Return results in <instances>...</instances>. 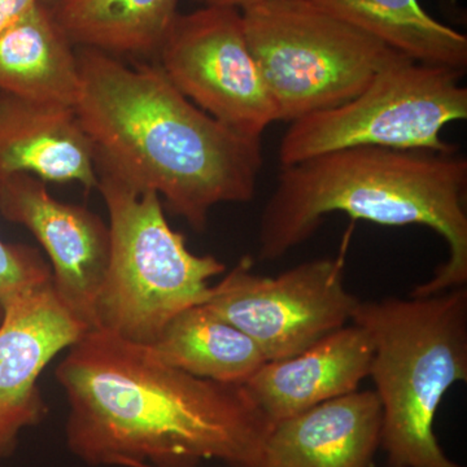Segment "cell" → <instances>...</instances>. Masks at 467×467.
I'll return each instance as SVG.
<instances>
[{"mask_svg": "<svg viewBox=\"0 0 467 467\" xmlns=\"http://www.w3.org/2000/svg\"><path fill=\"white\" fill-rule=\"evenodd\" d=\"M463 73L407 57L384 67L342 106L291 122L279 146L282 167L355 147L453 152L445 126L467 119Z\"/></svg>", "mask_w": 467, "mask_h": 467, "instance_id": "7", "label": "cell"}, {"mask_svg": "<svg viewBox=\"0 0 467 467\" xmlns=\"http://www.w3.org/2000/svg\"><path fill=\"white\" fill-rule=\"evenodd\" d=\"M241 12L279 121L288 124L342 106L404 57L310 0H272Z\"/></svg>", "mask_w": 467, "mask_h": 467, "instance_id": "6", "label": "cell"}, {"mask_svg": "<svg viewBox=\"0 0 467 467\" xmlns=\"http://www.w3.org/2000/svg\"><path fill=\"white\" fill-rule=\"evenodd\" d=\"M201 3L202 5H213V7L235 8L242 11L252 5H261V3L272 2V0H193Z\"/></svg>", "mask_w": 467, "mask_h": 467, "instance_id": "21", "label": "cell"}, {"mask_svg": "<svg viewBox=\"0 0 467 467\" xmlns=\"http://www.w3.org/2000/svg\"><path fill=\"white\" fill-rule=\"evenodd\" d=\"M81 88L75 113L97 171L158 193L196 232L218 204L248 202L264 167L261 138L221 124L174 88L158 63L128 66L77 48Z\"/></svg>", "mask_w": 467, "mask_h": 467, "instance_id": "2", "label": "cell"}, {"mask_svg": "<svg viewBox=\"0 0 467 467\" xmlns=\"http://www.w3.org/2000/svg\"><path fill=\"white\" fill-rule=\"evenodd\" d=\"M97 173L109 211L110 251L94 330L150 346L178 313L209 299V281L226 265L187 248L184 235L169 225L158 193Z\"/></svg>", "mask_w": 467, "mask_h": 467, "instance_id": "5", "label": "cell"}, {"mask_svg": "<svg viewBox=\"0 0 467 467\" xmlns=\"http://www.w3.org/2000/svg\"><path fill=\"white\" fill-rule=\"evenodd\" d=\"M41 2L43 0H0V34Z\"/></svg>", "mask_w": 467, "mask_h": 467, "instance_id": "20", "label": "cell"}, {"mask_svg": "<svg viewBox=\"0 0 467 467\" xmlns=\"http://www.w3.org/2000/svg\"><path fill=\"white\" fill-rule=\"evenodd\" d=\"M18 174L97 190L94 152L75 109L0 91V184Z\"/></svg>", "mask_w": 467, "mask_h": 467, "instance_id": "14", "label": "cell"}, {"mask_svg": "<svg viewBox=\"0 0 467 467\" xmlns=\"http://www.w3.org/2000/svg\"><path fill=\"white\" fill-rule=\"evenodd\" d=\"M88 331L58 299L52 282L9 304L0 319V457L15 451L21 431L42 422L46 404L38 378Z\"/></svg>", "mask_w": 467, "mask_h": 467, "instance_id": "11", "label": "cell"}, {"mask_svg": "<svg viewBox=\"0 0 467 467\" xmlns=\"http://www.w3.org/2000/svg\"><path fill=\"white\" fill-rule=\"evenodd\" d=\"M51 282L50 264L38 251L0 238V319L12 301Z\"/></svg>", "mask_w": 467, "mask_h": 467, "instance_id": "19", "label": "cell"}, {"mask_svg": "<svg viewBox=\"0 0 467 467\" xmlns=\"http://www.w3.org/2000/svg\"><path fill=\"white\" fill-rule=\"evenodd\" d=\"M382 436L374 391H355L273 425L261 467H371Z\"/></svg>", "mask_w": 467, "mask_h": 467, "instance_id": "13", "label": "cell"}, {"mask_svg": "<svg viewBox=\"0 0 467 467\" xmlns=\"http://www.w3.org/2000/svg\"><path fill=\"white\" fill-rule=\"evenodd\" d=\"M129 467H156V466L147 465V463H131V465Z\"/></svg>", "mask_w": 467, "mask_h": 467, "instance_id": "22", "label": "cell"}, {"mask_svg": "<svg viewBox=\"0 0 467 467\" xmlns=\"http://www.w3.org/2000/svg\"><path fill=\"white\" fill-rule=\"evenodd\" d=\"M467 159L459 153L355 147L282 167L260 223L259 256L275 261L309 241L327 214L389 227L426 226L448 259L410 296L467 284Z\"/></svg>", "mask_w": 467, "mask_h": 467, "instance_id": "3", "label": "cell"}, {"mask_svg": "<svg viewBox=\"0 0 467 467\" xmlns=\"http://www.w3.org/2000/svg\"><path fill=\"white\" fill-rule=\"evenodd\" d=\"M180 0H57L52 14L77 48L158 57Z\"/></svg>", "mask_w": 467, "mask_h": 467, "instance_id": "17", "label": "cell"}, {"mask_svg": "<svg viewBox=\"0 0 467 467\" xmlns=\"http://www.w3.org/2000/svg\"><path fill=\"white\" fill-rule=\"evenodd\" d=\"M57 379L67 448L88 465L261 467L273 423L244 386L193 377L101 330L70 347Z\"/></svg>", "mask_w": 467, "mask_h": 467, "instance_id": "1", "label": "cell"}, {"mask_svg": "<svg viewBox=\"0 0 467 467\" xmlns=\"http://www.w3.org/2000/svg\"><path fill=\"white\" fill-rule=\"evenodd\" d=\"M373 355L370 335L352 322L292 358L265 362L244 389L275 425L358 391L370 374Z\"/></svg>", "mask_w": 467, "mask_h": 467, "instance_id": "12", "label": "cell"}, {"mask_svg": "<svg viewBox=\"0 0 467 467\" xmlns=\"http://www.w3.org/2000/svg\"><path fill=\"white\" fill-rule=\"evenodd\" d=\"M410 60L465 73L467 36L430 16L418 0H310Z\"/></svg>", "mask_w": 467, "mask_h": 467, "instance_id": "18", "label": "cell"}, {"mask_svg": "<svg viewBox=\"0 0 467 467\" xmlns=\"http://www.w3.org/2000/svg\"><path fill=\"white\" fill-rule=\"evenodd\" d=\"M243 257L205 301L247 334L266 361L292 358L352 322L361 300L344 285V257L301 263L276 276L252 273Z\"/></svg>", "mask_w": 467, "mask_h": 467, "instance_id": "8", "label": "cell"}, {"mask_svg": "<svg viewBox=\"0 0 467 467\" xmlns=\"http://www.w3.org/2000/svg\"><path fill=\"white\" fill-rule=\"evenodd\" d=\"M43 2H45L46 5H52L54 3H57V0H43Z\"/></svg>", "mask_w": 467, "mask_h": 467, "instance_id": "23", "label": "cell"}, {"mask_svg": "<svg viewBox=\"0 0 467 467\" xmlns=\"http://www.w3.org/2000/svg\"><path fill=\"white\" fill-rule=\"evenodd\" d=\"M149 348L184 373L236 386H244L267 362L247 334L204 304L178 313Z\"/></svg>", "mask_w": 467, "mask_h": 467, "instance_id": "16", "label": "cell"}, {"mask_svg": "<svg viewBox=\"0 0 467 467\" xmlns=\"http://www.w3.org/2000/svg\"><path fill=\"white\" fill-rule=\"evenodd\" d=\"M79 88L77 47L50 5L39 3L0 34V91L73 109Z\"/></svg>", "mask_w": 467, "mask_h": 467, "instance_id": "15", "label": "cell"}, {"mask_svg": "<svg viewBox=\"0 0 467 467\" xmlns=\"http://www.w3.org/2000/svg\"><path fill=\"white\" fill-rule=\"evenodd\" d=\"M156 57L178 91L236 133L261 138L279 121L239 9L178 14Z\"/></svg>", "mask_w": 467, "mask_h": 467, "instance_id": "9", "label": "cell"}, {"mask_svg": "<svg viewBox=\"0 0 467 467\" xmlns=\"http://www.w3.org/2000/svg\"><path fill=\"white\" fill-rule=\"evenodd\" d=\"M373 340L370 374L389 467H463L434 431L445 393L467 380V288L361 301L352 317Z\"/></svg>", "mask_w": 467, "mask_h": 467, "instance_id": "4", "label": "cell"}, {"mask_svg": "<svg viewBox=\"0 0 467 467\" xmlns=\"http://www.w3.org/2000/svg\"><path fill=\"white\" fill-rule=\"evenodd\" d=\"M0 214L32 233L50 260L58 299L94 330L109 261V225L90 209L57 201L47 183L29 174L0 184Z\"/></svg>", "mask_w": 467, "mask_h": 467, "instance_id": "10", "label": "cell"}]
</instances>
